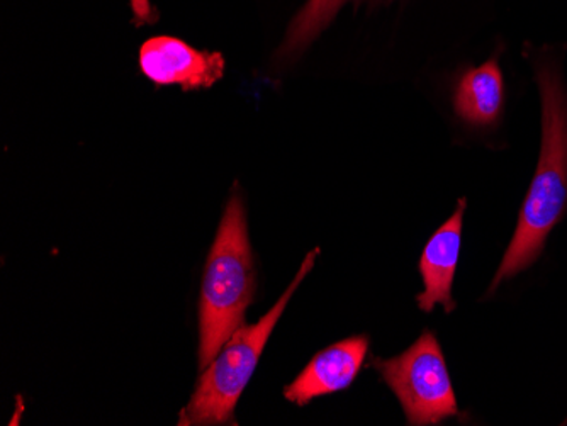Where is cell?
I'll use <instances>...</instances> for the list:
<instances>
[{"instance_id":"6da1fadb","label":"cell","mask_w":567,"mask_h":426,"mask_svg":"<svg viewBox=\"0 0 567 426\" xmlns=\"http://www.w3.org/2000/svg\"><path fill=\"white\" fill-rule=\"evenodd\" d=\"M543 95V146L537 170L518 216L517 230L496 272L492 291L530 267L543 253L567 205V92L553 65L538 66Z\"/></svg>"},{"instance_id":"7a4b0ae2","label":"cell","mask_w":567,"mask_h":426,"mask_svg":"<svg viewBox=\"0 0 567 426\" xmlns=\"http://www.w3.org/2000/svg\"><path fill=\"white\" fill-rule=\"evenodd\" d=\"M257 291L244 197L234 190L204 267L199 295V368L208 367L245 323Z\"/></svg>"},{"instance_id":"3957f363","label":"cell","mask_w":567,"mask_h":426,"mask_svg":"<svg viewBox=\"0 0 567 426\" xmlns=\"http://www.w3.org/2000/svg\"><path fill=\"white\" fill-rule=\"evenodd\" d=\"M320 250H313L302 260L295 281L289 284L269 313L259 323L240 326L221 346L212 364L197 381L189 405L181 413L178 425H234V413L245 387L250 383L260 355L272 335L276 324L288 308L295 292L315 267Z\"/></svg>"},{"instance_id":"277c9868","label":"cell","mask_w":567,"mask_h":426,"mask_svg":"<svg viewBox=\"0 0 567 426\" xmlns=\"http://www.w3.org/2000/svg\"><path fill=\"white\" fill-rule=\"evenodd\" d=\"M374 367L396 394L410 425H439L458 415L441 343L429 330L406 352L388 361L378 359Z\"/></svg>"},{"instance_id":"5b68a950","label":"cell","mask_w":567,"mask_h":426,"mask_svg":"<svg viewBox=\"0 0 567 426\" xmlns=\"http://www.w3.org/2000/svg\"><path fill=\"white\" fill-rule=\"evenodd\" d=\"M140 69L153 84L184 91L213 87L225 73L221 53L203 52L172 37L150 38L140 50Z\"/></svg>"},{"instance_id":"8992f818","label":"cell","mask_w":567,"mask_h":426,"mask_svg":"<svg viewBox=\"0 0 567 426\" xmlns=\"http://www.w3.org/2000/svg\"><path fill=\"white\" fill-rule=\"evenodd\" d=\"M368 350L369 339L364 335L321 350L284 389V396L295 405L305 406L317 397L347 389L362 368Z\"/></svg>"},{"instance_id":"52a82bcc","label":"cell","mask_w":567,"mask_h":426,"mask_svg":"<svg viewBox=\"0 0 567 426\" xmlns=\"http://www.w3.org/2000/svg\"><path fill=\"white\" fill-rule=\"evenodd\" d=\"M464 211H466V199H461L454 215L433 233L423 250L420 272H422L425 291L419 294L416 303L425 313L433 311L436 304H441L445 313H452L455 310L452 284H454L455 269H457L458 253H461Z\"/></svg>"},{"instance_id":"ba28073f","label":"cell","mask_w":567,"mask_h":426,"mask_svg":"<svg viewBox=\"0 0 567 426\" xmlns=\"http://www.w3.org/2000/svg\"><path fill=\"white\" fill-rule=\"evenodd\" d=\"M505 85L496 60L483 63L458 82L454 106L458 117L476 126L495 123L502 113Z\"/></svg>"},{"instance_id":"9c48e42d","label":"cell","mask_w":567,"mask_h":426,"mask_svg":"<svg viewBox=\"0 0 567 426\" xmlns=\"http://www.w3.org/2000/svg\"><path fill=\"white\" fill-rule=\"evenodd\" d=\"M347 2L350 0H308L289 27L288 37L277 56L288 60L299 55L330 24L331 19Z\"/></svg>"}]
</instances>
